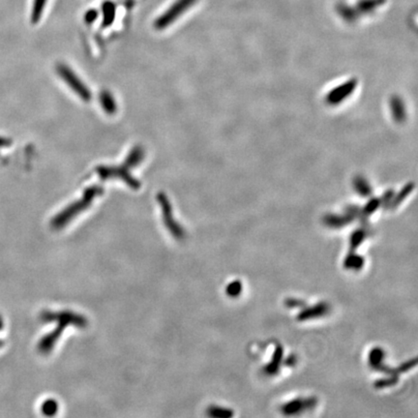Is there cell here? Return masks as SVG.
<instances>
[{
  "instance_id": "cell-29",
  "label": "cell",
  "mask_w": 418,
  "mask_h": 418,
  "mask_svg": "<svg viewBox=\"0 0 418 418\" xmlns=\"http://www.w3.org/2000/svg\"><path fill=\"white\" fill-rule=\"evenodd\" d=\"M97 18H98V13H97L95 10H91V11L87 12V14H86V16H85V20H86L88 23H90V22H92V21H94V20H96Z\"/></svg>"
},
{
  "instance_id": "cell-6",
  "label": "cell",
  "mask_w": 418,
  "mask_h": 418,
  "mask_svg": "<svg viewBox=\"0 0 418 418\" xmlns=\"http://www.w3.org/2000/svg\"><path fill=\"white\" fill-rule=\"evenodd\" d=\"M158 201H159L160 205H161V209H162V213H163V219H164V223H165L166 227L169 229V231L172 233V235L175 238L183 239L184 236H185L184 231L180 227L179 224H178L176 222V220L174 219L172 205H171V202L169 201L168 198L166 197V195L160 193L158 195Z\"/></svg>"
},
{
  "instance_id": "cell-18",
  "label": "cell",
  "mask_w": 418,
  "mask_h": 418,
  "mask_svg": "<svg viewBox=\"0 0 418 418\" xmlns=\"http://www.w3.org/2000/svg\"><path fill=\"white\" fill-rule=\"evenodd\" d=\"M47 2L48 0H34L33 6H32V14H31V19L33 22H37L40 20Z\"/></svg>"
},
{
  "instance_id": "cell-16",
  "label": "cell",
  "mask_w": 418,
  "mask_h": 418,
  "mask_svg": "<svg viewBox=\"0 0 418 418\" xmlns=\"http://www.w3.org/2000/svg\"><path fill=\"white\" fill-rule=\"evenodd\" d=\"M116 14V7L112 2H107L103 6V15H104V20L103 24L104 26H109L112 24L113 20L115 19Z\"/></svg>"
},
{
  "instance_id": "cell-8",
  "label": "cell",
  "mask_w": 418,
  "mask_h": 418,
  "mask_svg": "<svg viewBox=\"0 0 418 418\" xmlns=\"http://www.w3.org/2000/svg\"><path fill=\"white\" fill-rule=\"evenodd\" d=\"M356 80H351L341 86L337 87L336 89L332 90L330 94L327 96V102L330 104H338L342 102V100L347 98L356 88Z\"/></svg>"
},
{
  "instance_id": "cell-3",
  "label": "cell",
  "mask_w": 418,
  "mask_h": 418,
  "mask_svg": "<svg viewBox=\"0 0 418 418\" xmlns=\"http://www.w3.org/2000/svg\"><path fill=\"white\" fill-rule=\"evenodd\" d=\"M197 1L198 0H177L155 20V27L157 29L167 28L180 18L185 12H187L193 5H195Z\"/></svg>"
},
{
  "instance_id": "cell-24",
  "label": "cell",
  "mask_w": 418,
  "mask_h": 418,
  "mask_svg": "<svg viewBox=\"0 0 418 418\" xmlns=\"http://www.w3.org/2000/svg\"><path fill=\"white\" fill-rule=\"evenodd\" d=\"M398 381V377L393 376L392 378H382V379H378V381L375 382V386L376 388H384V387H388L391 386L395 383H397Z\"/></svg>"
},
{
  "instance_id": "cell-5",
  "label": "cell",
  "mask_w": 418,
  "mask_h": 418,
  "mask_svg": "<svg viewBox=\"0 0 418 418\" xmlns=\"http://www.w3.org/2000/svg\"><path fill=\"white\" fill-rule=\"evenodd\" d=\"M97 174L103 180L112 179H119L123 180L126 184H128L133 189H139V181L135 179L133 176L129 173L128 168L126 166L123 167H108L102 166L97 168Z\"/></svg>"
},
{
  "instance_id": "cell-26",
  "label": "cell",
  "mask_w": 418,
  "mask_h": 418,
  "mask_svg": "<svg viewBox=\"0 0 418 418\" xmlns=\"http://www.w3.org/2000/svg\"><path fill=\"white\" fill-rule=\"evenodd\" d=\"M379 205V200L377 199H373V200H371L368 204H367V206L365 207V209H364V213H365V215L366 216H368V215H371L372 213H374L375 211H376V209L378 208V206Z\"/></svg>"
},
{
  "instance_id": "cell-13",
  "label": "cell",
  "mask_w": 418,
  "mask_h": 418,
  "mask_svg": "<svg viewBox=\"0 0 418 418\" xmlns=\"http://www.w3.org/2000/svg\"><path fill=\"white\" fill-rule=\"evenodd\" d=\"M143 158H144L143 149L141 147L136 146L133 150H131V152L127 156V158L125 160V163H124V166H126L128 169L135 168V167L139 166Z\"/></svg>"
},
{
  "instance_id": "cell-2",
  "label": "cell",
  "mask_w": 418,
  "mask_h": 418,
  "mask_svg": "<svg viewBox=\"0 0 418 418\" xmlns=\"http://www.w3.org/2000/svg\"><path fill=\"white\" fill-rule=\"evenodd\" d=\"M102 192V188H100L97 185L86 189L80 200L69 205L52 221V226L55 229H61L66 226L68 222H70L73 218H75V216L79 215L83 210H85L91 204L92 200L101 195Z\"/></svg>"
},
{
  "instance_id": "cell-28",
  "label": "cell",
  "mask_w": 418,
  "mask_h": 418,
  "mask_svg": "<svg viewBox=\"0 0 418 418\" xmlns=\"http://www.w3.org/2000/svg\"><path fill=\"white\" fill-rule=\"evenodd\" d=\"M304 305V302L301 300H298V299H288L286 300V306L290 307V308H294V307H301Z\"/></svg>"
},
{
  "instance_id": "cell-25",
  "label": "cell",
  "mask_w": 418,
  "mask_h": 418,
  "mask_svg": "<svg viewBox=\"0 0 418 418\" xmlns=\"http://www.w3.org/2000/svg\"><path fill=\"white\" fill-rule=\"evenodd\" d=\"M403 107L402 103L400 102V100H393L392 101V111L394 112V116L396 117V119L398 120L403 119L404 118V108L401 109Z\"/></svg>"
},
{
  "instance_id": "cell-20",
  "label": "cell",
  "mask_w": 418,
  "mask_h": 418,
  "mask_svg": "<svg viewBox=\"0 0 418 418\" xmlns=\"http://www.w3.org/2000/svg\"><path fill=\"white\" fill-rule=\"evenodd\" d=\"M366 237V232L363 230L356 231L351 237V248L353 251L358 249L359 245L362 243L363 239Z\"/></svg>"
},
{
  "instance_id": "cell-7",
  "label": "cell",
  "mask_w": 418,
  "mask_h": 418,
  "mask_svg": "<svg viewBox=\"0 0 418 418\" xmlns=\"http://www.w3.org/2000/svg\"><path fill=\"white\" fill-rule=\"evenodd\" d=\"M316 405V399H297L282 407V412L286 416L298 415L304 410L312 409Z\"/></svg>"
},
{
  "instance_id": "cell-11",
  "label": "cell",
  "mask_w": 418,
  "mask_h": 418,
  "mask_svg": "<svg viewBox=\"0 0 418 418\" xmlns=\"http://www.w3.org/2000/svg\"><path fill=\"white\" fill-rule=\"evenodd\" d=\"M384 2L385 0H359L356 7L355 8L352 7V9L355 15L357 14L358 11L364 14H369L376 11L378 7H380Z\"/></svg>"
},
{
  "instance_id": "cell-27",
  "label": "cell",
  "mask_w": 418,
  "mask_h": 418,
  "mask_svg": "<svg viewBox=\"0 0 418 418\" xmlns=\"http://www.w3.org/2000/svg\"><path fill=\"white\" fill-rule=\"evenodd\" d=\"M412 185H411V187H410V185H408L405 189H404V191H402L400 194H399L398 196H397V198L396 199H394V200L392 201V207H394V206H397L399 203L403 200V199H405L407 196H408V194H409V192L412 190Z\"/></svg>"
},
{
  "instance_id": "cell-19",
  "label": "cell",
  "mask_w": 418,
  "mask_h": 418,
  "mask_svg": "<svg viewBox=\"0 0 418 418\" xmlns=\"http://www.w3.org/2000/svg\"><path fill=\"white\" fill-rule=\"evenodd\" d=\"M208 416L212 418H231L234 416V413L231 410L220 408V407H211L208 409Z\"/></svg>"
},
{
  "instance_id": "cell-15",
  "label": "cell",
  "mask_w": 418,
  "mask_h": 418,
  "mask_svg": "<svg viewBox=\"0 0 418 418\" xmlns=\"http://www.w3.org/2000/svg\"><path fill=\"white\" fill-rule=\"evenodd\" d=\"M282 356H283V350H282V348L281 347H278L277 348V350H276V352H275V354H274V357H273V361H272V363L270 362L265 368H264V371H265V373L266 374H268V375H274V374H276L277 373V371H278L279 367H280V363H281V360H282Z\"/></svg>"
},
{
  "instance_id": "cell-10",
  "label": "cell",
  "mask_w": 418,
  "mask_h": 418,
  "mask_svg": "<svg viewBox=\"0 0 418 418\" xmlns=\"http://www.w3.org/2000/svg\"><path fill=\"white\" fill-rule=\"evenodd\" d=\"M383 358H384L383 351L380 348H375L373 351H371V353L369 355V363L376 370L384 371L385 373L394 374L395 372L393 370H391L388 367L382 365Z\"/></svg>"
},
{
  "instance_id": "cell-12",
  "label": "cell",
  "mask_w": 418,
  "mask_h": 418,
  "mask_svg": "<svg viewBox=\"0 0 418 418\" xmlns=\"http://www.w3.org/2000/svg\"><path fill=\"white\" fill-rule=\"evenodd\" d=\"M100 105L102 106L103 110L110 115H113L118 110V104L116 102L111 92L103 91L100 93L99 96Z\"/></svg>"
},
{
  "instance_id": "cell-22",
  "label": "cell",
  "mask_w": 418,
  "mask_h": 418,
  "mask_svg": "<svg viewBox=\"0 0 418 418\" xmlns=\"http://www.w3.org/2000/svg\"><path fill=\"white\" fill-rule=\"evenodd\" d=\"M242 292V284L239 281L232 282L227 288V294L230 298H238Z\"/></svg>"
},
{
  "instance_id": "cell-1",
  "label": "cell",
  "mask_w": 418,
  "mask_h": 418,
  "mask_svg": "<svg viewBox=\"0 0 418 418\" xmlns=\"http://www.w3.org/2000/svg\"><path fill=\"white\" fill-rule=\"evenodd\" d=\"M41 319L44 321H52V320L60 321V326L58 327L56 332L54 331L52 332V334L42 339L38 348H39V351L43 354H48L49 352L52 351V348L54 347L55 343L60 337L63 329L66 327V324L72 323V324H75L76 326H80V327H83L86 324V319L70 312H60V313L44 312L41 316Z\"/></svg>"
},
{
  "instance_id": "cell-14",
  "label": "cell",
  "mask_w": 418,
  "mask_h": 418,
  "mask_svg": "<svg viewBox=\"0 0 418 418\" xmlns=\"http://www.w3.org/2000/svg\"><path fill=\"white\" fill-rule=\"evenodd\" d=\"M353 218L354 217L352 215H347L345 217L338 216V215H327L324 218V223L326 224V226H328L330 228L338 229V228H342V227L346 226L348 223L352 222Z\"/></svg>"
},
{
  "instance_id": "cell-4",
  "label": "cell",
  "mask_w": 418,
  "mask_h": 418,
  "mask_svg": "<svg viewBox=\"0 0 418 418\" xmlns=\"http://www.w3.org/2000/svg\"><path fill=\"white\" fill-rule=\"evenodd\" d=\"M58 74L60 75V78L64 80L68 86L77 94L79 97L88 102L91 99V93L88 87L80 80V78L73 72L71 68L64 64H60L58 66Z\"/></svg>"
},
{
  "instance_id": "cell-23",
  "label": "cell",
  "mask_w": 418,
  "mask_h": 418,
  "mask_svg": "<svg viewBox=\"0 0 418 418\" xmlns=\"http://www.w3.org/2000/svg\"><path fill=\"white\" fill-rule=\"evenodd\" d=\"M355 185H356V189L358 190V192L359 194H360L361 196L366 197V196H369V195H370L371 188L369 187V185L367 184V182H366L365 180H356Z\"/></svg>"
},
{
  "instance_id": "cell-21",
  "label": "cell",
  "mask_w": 418,
  "mask_h": 418,
  "mask_svg": "<svg viewBox=\"0 0 418 418\" xmlns=\"http://www.w3.org/2000/svg\"><path fill=\"white\" fill-rule=\"evenodd\" d=\"M58 411V403L55 400H48L42 406V412L46 416H54Z\"/></svg>"
},
{
  "instance_id": "cell-17",
  "label": "cell",
  "mask_w": 418,
  "mask_h": 418,
  "mask_svg": "<svg viewBox=\"0 0 418 418\" xmlns=\"http://www.w3.org/2000/svg\"><path fill=\"white\" fill-rule=\"evenodd\" d=\"M364 263V259L356 254H350L345 259V267L348 269H357L358 270Z\"/></svg>"
},
{
  "instance_id": "cell-9",
  "label": "cell",
  "mask_w": 418,
  "mask_h": 418,
  "mask_svg": "<svg viewBox=\"0 0 418 418\" xmlns=\"http://www.w3.org/2000/svg\"><path fill=\"white\" fill-rule=\"evenodd\" d=\"M329 312V306L326 303H319L309 309L302 311L298 317L299 320L316 319L326 315Z\"/></svg>"
}]
</instances>
